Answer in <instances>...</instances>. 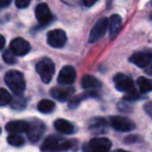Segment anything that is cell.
Returning <instances> with one entry per match:
<instances>
[{
	"mask_svg": "<svg viewBox=\"0 0 152 152\" xmlns=\"http://www.w3.org/2000/svg\"><path fill=\"white\" fill-rule=\"evenodd\" d=\"M72 148V142L59 136H49L44 141L42 152H64Z\"/></svg>",
	"mask_w": 152,
	"mask_h": 152,
	"instance_id": "1",
	"label": "cell"
},
{
	"mask_svg": "<svg viewBox=\"0 0 152 152\" xmlns=\"http://www.w3.org/2000/svg\"><path fill=\"white\" fill-rule=\"evenodd\" d=\"M4 81L15 95H21L26 87L24 76L20 71H17V70L8 71L4 76Z\"/></svg>",
	"mask_w": 152,
	"mask_h": 152,
	"instance_id": "2",
	"label": "cell"
},
{
	"mask_svg": "<svg viewBox=\"0 0 152 152\" xmlns=\"http://www.w3.org/2000/svg\"><path fill=\"white\" fill-rule=\"evenodd\" d=\"M36 72L39 74V77L44 83H49L53 78L55 73V66L52 59H42L36 65Z\"/></svg>",
	"mask_w": 152,
	"mask_h": 152,
	"instance_id": "3",
	"label": "cell"
},
{
	"mask_svg": "<svg viewBox=\"0 0 152 152\" xmlns=\"http://www.w3.org/2000/svg\"><path fill=\"white\" fill-rule=\"evenodd\" d=\"M112 146V143L109 139L95 138L92 139L88 144L83 147V152H109Z\"/></svg>",
	"mask_w": 152,
	"mask_h": 152,
	"instance_id": "4",
	"label": "cell"
},
{
	"mask_svg": "<svg viewBox=\"0 0 152 152\" xmlns=\"http://www.w3.org/2000/svg\"><path fill=\"white\" fill-rule=\"evenodd\" d=\"M45 130H46V125L39 120L33 119L30 122H28L27 136H28V139L30 140V142L37 143L42 136Z\"/></svg>",
	"mask_w": 152,
	"mask_h": 152,
	"instance_id": "5",
	"label": "cell"
},
{
	"mask_svg": "<svg viewBox=\"0 0 152 152\" xmlns=\"http://www.w3.org/2000/svg\"><path fill=\"white\" fill-rule=\"evenodd\" d=\"M109 25V19L100 18L97 22L95 23V25L93 26V28L91 29L90 36H89V43H95L98 40H100L107 33V29H108Z\"/></svg>",
	"mask_w": 152,
	"mask_h": 152,
	"instance_id": "6",
	"label": "cell"
},
{
	"mask_svg": "<svg viewBox=\"0 0 152 152\" xmlns=\"http://www.w3.org/2000/svg\"><path fill=\"white\" fill-rule=\"evenodd\" d=\"M47 41L51 47L62 48L67 41V37L62 29H53V30L49 31L47 35Z\"/></svg>",
	"mask_w": 152,
	"mask_h": 152,
	"instance_id": "7",
	"label": "cell"
},
{
	"mask_svg": "<svg viewBox=\"0 0 152 152\" xmlns=\"http://www.w3.org/2000/svg\"><path fill=\"white\" fill-rule=\"evenodd\" d=\"M111 126L117 131H132L136 128L134 123L130 119L125 117H120V116H115L111 118Z\"/></svg>",
	"mask_w": 152,
	"mask_h": 152,
	"instance_id": "8",
	"label": "cell"
},
{
	"mask_svg": "<svg viewBox=\"0 0 152 152\" xmlns=\"http://www.w3.org/2000/svg\"><path fill=\"white\" fill-rule=\"evenodd\" d=\"M114 82L116 89L120 92H124V93L128 94L136 91L134 83L132 81V79L130 77L124 75V74H117L114 77Z\"/></svg>",
	"mask_w": 152,
	"mask_h": 152,
	"instance_id": "9",
	"label": "cell"
},
{
	"mask_svg": "<svg viewBox=\"0 0 152 152\" xmlns=\"http://www.w3.org/2000/svg\"><path fill=\"white\" fill-rule=\"evenodd\" d=\"M10 50L18 56H24L30 51V44L23 38H17L12 41Z\"/></svg>",
	"mask_w": 152,
	"mask_h": 152,
	"instance_id": "10",
	"label": "cell"
},
{
	"mask_svg": "<svg viewBox=\"0 0 152 152\" xmlns=\"http://www.w3.org/2000/svg\"><path fill=\"white\" fill-rule=\"evenodd\" d=\"M77 77V72L76 69L72 66H65L61 69V71L59 72L58 78H57V81H58L59 85H70L75 82Z\"/></svg>",
	"mask_w": 152,
	"mask_h": 152,
	"instance_id": "11",
	"label": "cell"
},
{
	"mask_svg": "<svg viewBox=\"0 0 152 152\" xmlns=\"http://www.w3.org/2000/svg\"><path fill=\"white\" fill-rule=\"evenodd\" d=\"M35 16L38 23L42 25H47L53 19V15L51 13L47 3H39L35 7Z\"/></svg>",
	"mask_w": 152,
	"mask_h": 152,
	"instance_id": "12",
	"label": "cell"
},
{
	"mask_svg": "<svg viewBox=\"0 0 152 152\" xmlns=\"http://www.w3.org/2000/svg\"><path fill=\"white\" fill-rule=\"evenodd\" d=\"M129 62L140 68H145L151 63L152 53L150 51H139L129 57Z\"/></svg>",
	"mask_w": 152,
	"mask_h": 152,
	"instance_id": "13",
	"label": "cell"
},
{
	"mask_svg": "<svg viewBox=\"0 0 152 152\" xmlns=\"http://www.w3.org/2000/svg\"><path fill=\"white\" fill-rule=\"evenodd\" d=\"M75 89L72 87H54L50 93L53 98L60 102H64L72 98Z\"/></svg>",
	"mask_w": 152,
	"mask_h": 152,
	"instance_id": "14",
	"label": "cell"
},
{
	"mask_svg": "<svg viewBox=\"0 0 152 152\" xmlns=\"http://www.w3.org/2000/svg\"><path fill=\"white\" fill-rule=\"evenodd\" d=\"M5 129L10 133L14 134H20L21 132H27V130H28V122L21 121V120L10 121L6 124Z\"/></svg>",
	"mask_w": 152,
	"mask_h": 152,
	"instance_id": "15",
	"label": "cell"
},
{
	"mask_svg": "<svg viewBox=\"0 0 152 152\" xmlns=\"http://www.w3.org/2000/svg\"><path fill=\"white\" fill-rule=\"evenodd\" d=\"M54 127L57 131L64 134H72L75 132V126L69 121L64 119H57L54 122Z\"/></svg>",
	"mask_w": 152,
	"mask_h": 152,
	"instance_id": "16",
	"label": "cell"
},
{
	"mask_svg": "<svg viewBox=\"0 0 152 152\" xmlns=\"http://www.w3.org/2000/svg\"><path fill=\"white\" fill-rule=\"evenodd\" d=\"M121 24H122V19L119 15H113L111 17L110 20H109V25H108L111 38L115 37L118 33V31L121 28Z\"/></svg>",
	"mask_w": 152,
	"mask_h": 152,
	"instance_id": "17",
	"label": "cell"
},
{
	"mask_svg": "<svg viewBox=\"0 0 152 152\" xmlns=\"http://www.w3.org/2000/svg\"><path fill=\"white\" fill-rule=\"evenodd\" d=\"M81 83H82V87L85 90L98 89V87H102V82H100L97 78H95L94 76H91V75L83 76Z\"/></svg>",
	"mask_w": 152,
	"mask_h": 152,
	"instance_id": "18",
	"label": "cell"
},
{
	"mask_svg": "<svg viewBox=\"0 0 152 152\" xmlns=\"http://www.w3.org/2000/svg\"><path fill=\"white\" fill-rule=\"evenodd\" d=\"M107 121L102 118H95L89 124V129L96 133H102L107 130Z\"/></svg>",
	"mask_w": 152,
	"mask_h": 152,
	"instance_id": "19",
	"label": "cell"
},
{
	"mask_svg": "<svg viewBox=\"0 0 152 152\" xmlns=\"http://www.w3.org/2000/svg\"><path fill=\"white\" fill-rule=\"evenodd\" d=\"M139 91L140 93H149L152 91V79L146 78V77H139L137 80Z\"/></svg>",
	"mask_w": 152,
	"mask_h": 152,
	"instance_id": "20",
	"label": "cell"
},
{
	"mask_svg": "<svg viewBox=\"0 0 152 152\" xmlns=\"http://www.w3.org/2000/svg\"><path fill=\"white\" fill-rule=\"evenodd\" d=\"M54 108H55V103L52 100L42 99L37 104L38 112L42 113V114H50V113H52L54 110Z\"/></svg>",
	"mask_w": 152,
	"mask_h": 152,
	"instance_id": "21",
	"label": "cell"
},
{
	"mask_svg": "<svg viewBox=\"0 0 152 152\" xmlns=\"http://www.w3.org/2000/svg\"><path fill=\"white\" fill-rule=\"evenodd\" d=\"M7 142H8V144L14 147H20L25 144V139L23 138L21 134L10 133V136H7Z\"/></svg>",
	"mask_w": 152,
	"mask_h": 152,
	"instance_id": "22",
	"label": "cell"
},
{
	"mask_svg": "<svg viewBox=\"0 0 152 152\" xmlns=\"http://www.w3.org/2000/svg\"><path fill=\"white\" fill-rule=\"evenodd\" d=\"M12 102V95L5 89L0 87V106L6 105Z\"/></svg>",
	"mask_w": 152,
	"mask_h": 152,
	"instance_id": "23",
	"label": "cell"
},
{
	"mask_svg": "<svg viewBox=\"0 0 152 152\" xmlns=\"http://www.w3.org/2000/svg\"><path fill=\"white\" fill-rule=\"evenodd\" d=\"M3 61L5 62L6 64H8V65H14V64L17 63L16 55H15L10 49H7V50H5L3 52Z\"/></svg>",
	"mask_w": 152,
	"mask_h": 152,
	"instance_id": "24",
	"label": "cell"
},
{
	"mask_svg": "<svg viewBox=\"0 0 152 152\" xmlns=\"http://www.w3.org/2000/svg\"><path fill=\"white\" fill-rule=\"evenodd\" d=\"M141 96L138 94L137 91H134L132 93H128V94H125V96L123 97L124 100H127V101H134V100H138L140 99Z\"/></svg>",
	"mask_w": 152,
	"mask_h": 152,
	"instance_id": "25",
	"label": "cell"
},
{
	"mask_svg": "<svg viewBox=\"0 0 152 152\" xmlns=\"http://www.w3.org/2000/svg\"><path fill=\"white\" fill-rule=\"evenodd\" d=\"M81 99H82V96H76V97L72 98V99H70V101H69V103H68V106H69L70 108H77V106L80 104Z\"/></svg>",
	"mask_w": 152,
	"mask_h": 152,
	"instance_id": "26",
	"label": "cell"
},
{
	"mask_svg": "<svg viewBox=\"0 0 152 152\" xmlns=\"http://www.w3.org/2000/svg\"><path fill=\"white\" fill-rule=\"evenodd\" d=\"M30 4V0H17L16 5L19 8H25Z\"/></svg>",
	"mask_w": 152,
	"mask_h": 152,
	"instance_id": "27",
	"label": "cell"
},
{
	"mask_svg": "<svg viewBox=\"0 0 152 152\" xmlns=\"http://www.w3.org/2000/svg\"><path fill=\"white\" fill-rule=\"evenodd\" d=\"M144 110L150 118H152V102L149 101L144 105Z\"/></svg>",
	"mask_w": 152,
	"mask_h": 152,
	"instance_id": "28",
	"label": "cell"
},
{
	"mask_svg": "<svg viewBox=\"0 0 152 152\" xmlns=\"http://www.w3.org/2000/svg\"><path fill=\"white\" fill-rule=\"evenodd\" d=\"M10 0H0V10L2 7H5V6L10 5Z\"/></svg>",
	"mask_w": 152,
	"mask_h": 152,
	"instance_id": "29",
	"label": "cell"
},
{
	"mask_svg": "<svg viewBox=\"0 0 152 152\" xmlns=\"http://www.w3.org/2000/svg\"><path fill=\"white\" fill-rule=\"evenodd\" d=\"M145 72H146V74H148V75H152V63H150L145 68Z\"/></svg>",
	"mask_w": 152,
	"mask_h": 152,
	"instance_id": "30",
	"label": "cell"
},
{
	"mask_svg": "<svg viewBox=\"0 0 152 152\" xmlns=\"http://www.w3.org/2000/svg\"><path fill=\"white\" fill-rule=\"evenodd\" d=\"M4 46H5V39H4L3 36L0 35V50H2Z\"/></svg>",
	"mask_w": 152,
	"mask_h": 152,
	"instance_id": "31",
	"label": "cell"
},
{
	"mask_svg": "<svg viewBox=\"0 0 152 152\" xmlns=\"http://www.w3.org/2000/svg\"><path fill=\"white\" fill-rule=\"evenodd\" d=\"M94 3H95V0H91V1H89V0H84V1H83V4H84L85 6H91V5H93Z\"/></svg>",
	"mask_w": 152,
	"mask_h": 152,
	"instance_id": "32",
	"label": "cell"
},
{
	"mask_svg": "<svg viewBox=\"0 0 152 152\" xmlns=\"http://www.w3.org/2000/svg\"><path fill=\"white\" fill-rule=\"evenodd\" d=\"M115 152H127V151H125V150H121V149H118V150H116Z\"/></svg>",
	"mask_w": 152,
	"mask_h": 152,
	"instance_id": "33",
	"label": "cell"
},
{
	"mask_svg": "<svg viewBox=\"0 0 152 152\" xmlns=\"http://www.w3.org/2000/svg\"><path fill=\"white\" fill-rule=\"evenodd\" d=\"M0 133H1V128H0Z\"/></svg>",
	"mask_w": 152,
	"mask_h": 152,
	"instance_id": "34",
	"label": "cell"
}]
</instances>
